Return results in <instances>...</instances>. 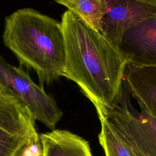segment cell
Listing matches in <instances>:
<instances>
[{
    "instance_id": "cell-4",
    "label": "cell",
    "mask_w": 156,
    "mask_h": 156,
    "mask_svg": "<svg viewBox=\"0 0 156 156\" xmlns=\"http://www.w3.org/2000/svg\"><path fill=\"white\" fill-rule=\"evenodd\" d=\"M0 85L21 102L35 120L54 130L62 117L54 99L37 85L27 72L9 64L0 54Z\"/></svg>"
},
{
    "instance_id": "cell-7",
    "label": "cell",
    "mask_w": 156,
    "mask_h": 156,
    "mask_svg": "<svg viewBox=\"0 0 156 156\" xmlns=\"http://www.w3.org/2000/svg\"><path fill=\"white\" fill-rule=\"evenodd\" d=\"M127 65L156 66V16L128 30L118 48Z\"/></svg>"
},
{
    "instance_id": "cell-6",
    "label": "cell",
    "mask_w": 156,
    "mask_h": 156,
    "mask_svg": "<svg viewBox=\"0 0 156 156\" xmlns=\"http://www.w3.org/2000/svg\"><path fill=\"white\" fill-rule=\"evenodd\" d=\"M104 1L107 12L100 32L118 48L128 30L156 16V0Z\"/></svg>"
},
{
    "instance_id": "cell-5",
    "label": "cell",
    "mask_w": 156,
    "mask_h": 156,
    "mask_svg": "<svg viewBox=\"0 0 156 156\" xmlns=\"http://www.w3.org/2000/svg\"><path fill=\"white\" fill-rule=\"evenodd\" d=\"M29 110L4 88L0 90V156H15L39 136Z\"/></svg>"
},
{
    "instance_id": "cell-13",
    "label": "cell",
    "mask_w": 156,
    "mask_h": 156,
    "mask_svg": "<svg viewBox=\"0 0 156 156\" xmlns=\"http://www.w3.org/2000/svg\"><path fill=\"white\" fill-rule=\"evenodd\" d=\"M26 146V145L24 146H23L18 152H17V154L15 155V156H23V150H24V147Z\"/></svg>"
},
{
    "instance_id": "cell-9",
    "label": "cell",
    "mask_w": 156,
    "mask_h": 156,
    "mask_svg": "<svg viewBox=\"0 0 156 156\" xmlns=\"http://www.w3.org/2000/svg\"><path fill=\"white\" fill-rule=\"evenodd\" d=\"M39 138L43 156H93L88 143L68 130H52Z\"/></svg>"
},
{
    "instance_id": "cell-12",
    "label": "cell",
    "mask_w": 156,
    "mask_h": 156,
    "mask_svg": "<svg viewBox=\"0 0 156 156\" xmlns=\"http://www.w3.org/2000/svg\"><path fill=\"white\" fill-rule=\"evenodd\" d=\"M23 156H43L39 136L26 145Z\"/></svg>"
},
{
    "instance_id": "cell-3",
    "label": "cell",
    "mask_w": 156,
    "mask_h": 156,
    "mask_svg": "<svg viewBox=\"0 0 156 156\" xmlns=\"http://www.w3.org/2000/svg\"><path fill=\"white\" fill-rule=\"evenodd\" d=\"M124 76L120 96L111 108L101 110L133 156H156V119L136 111L130 104Z\"/></svg>"
},
{
    "instance_id": "cell-1",
    "label": "cell",
    "mask_w": 156,
    "mask_h": 156,
    "mask_svg": "<svg viewBox=\"0 0 156 156\" xmlns=\"http://www.w3.org/2000/svg\"><path fill=\"white\" fill-rule=\"evenodd\" d=\"M66 61L63 77L75 82L82 93L101 110L118 100L127 62L100 32L66 10L62 15Z\"/></svg>"
},
{
    "instance_id": "cell-2",
    "label": "cell",
    "mask_w": 156,
    "mask_h": 156,
    "mask_svg": "<svg viewBox=\"0 0 156 156\" xmlns=\"http://www.w3.org/2000/svg\"><path fill=\"white\" fill-rule=\"evenodd\" d=\"M2 40L21 65L36 73L40 86L63 77L66 49L61 22L30 8L20 9L5 17Z\"/></svg>"
},
{
    "instance_id": "cell-10",
    "label": "cell",
    "mask_w": 156,
    "mask_h": 156,
    "mask_svg": "<svg viewBox=\"0 0 156 156\" xmlns=\"http://www.w3.org/2000/svg\"><path fill=\"white\" fill-rule=\"evenodd\" d=\"M67 7L75 15L100 32L101 23L106 12L104 0H54Z\"/></svg>"
},
{
    "instance_id": "cell-14",
    "label": "cell",
    "mask_w": 156,
    "mask_h": 156,
    "mask_svg": "<svg viewBox=\"0 0 156 156\" xmlns=\"http://www.w3.org/2000/svg\"><path fill=\"white\" fill-rule=\"evenodd\" d=\"M1 88H2V87H1V85H0V90H1Z\"/></svg>"
},
{
    "instance_id": "cell-8",
    "label": "cell",
    "mask_w": 156,
    "mask_h": 156,
    "mask_svg": "<svg viewBox=\"0 0 156 156\" xmlns=\"http://www.w3.org/2000/svg\"><path fill=\"white\" fill-rule=\"evenodd\" d=\"M125 76L129 91L141 110L156 119V66L127 65Z\"/></svg>"
},
{
    "instance_id": "cell-11",
    "label": "cell",
    "mask_w": 156,
    "mask_h": 156,
    "mask_svg": "<svg viewBox=\"0 0 156 156\" xmlns=\"http://www.w3.org/2000/svg\"><path fill=\"white\" fill-rule=\"evenodd\" d=\"M96 109L101 125L99 141L105 156H133L105 115L100 109Z\"/></svg>"
}]
</instances>
